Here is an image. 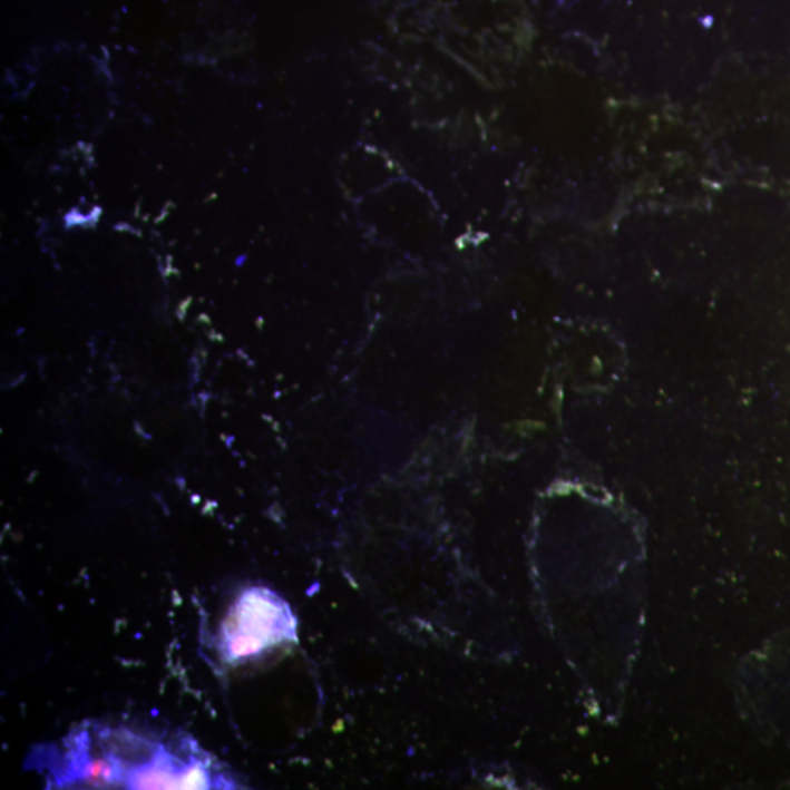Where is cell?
I'll use <instances>...</instances> for the list:
<instances>
[{
  "label": "cell",
  "mask_w": 790,
  "mask_h": 790,
  "mask_svg": "<svg viewBox=\"0 0 790 790\" xmlns=\"http://www.w3.org/2000/svg\"><path fill=\"white\" fill-rule=\"evenodd\" d=\"M294 642H298V621L289 603L270 588L252 587L227 612L220 650L226 661L236 663Z\"/></svg>",
  "instance_id": "6da1fadb"
}]
</instances>
